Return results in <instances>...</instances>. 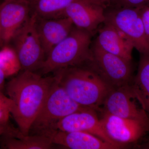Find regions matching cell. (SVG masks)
I'll return each instance as SVG.
<instances>
[{
  "mask_svg": "<svg viewBox=\"0 0 149 149\" xmlns=\"http://www.w3.org/2000/svg\"><path fill=\"white\" fill-rule=\"evenodd\" d=\"M56 80L55 75L43 77L36 72L24 70L7 84V93L12 102L11 114L24 135H29Z\"/></svg>",
  "mask_w": 149,
  "mask_h": 149,
  "instance_id": "6da1fadb",
  "label": "cell"
},
{
  "mask_svg": "<svg viewBox=\"0 0 149 149\" xmlns=\"http://www.w3.org/2000/svg\"><path fill=\"white\" fill-rule=\"evenodd\" d=\"M70 97L82 106L100 112L112 88L86 65L70 67L54 72Z\"/></svg>",
  "mask_w": 149,
  "mask_h": 149,
  "instance_id": "7a4b0ae2",
  "label": "cell"
},
{
  "mask_svg": "<svg viewBox=\"0 0 149 149\" xmlns=\"http://www.w3.org/2000/svg\"><path fill=\"white\" fill-rule=\"evenodd\" d=\"M89 32L74 26L69 35L46 56L40 69L42 74L86 64L91 58L92 38Z\"/></svg>",
  "mask_w": 149,
  "mask_h": 149,
  "instance_id": "3957f363",
  "label": "cell"
},
{
  "mask_svg": "<svg viewBox=\"0 0 149 149\" xmlns=\"http://www.w3.org/2000/svg\"><path fill=\"white\" fill-rule=\"evenodd\" d=\"M55 76V82L30 129V131L33 130L35 135L47 137L51 132L56 130V124L59 120L74 112L91 109L82 106L74 102Z\"/></svg>",
  "mask_w": 149,
  "mask_h": 149,
  "instance_id": "277c9868",
  "label": "cell"
},
{
  "mask_svg": "<svg viewBox=\"0 0 149 149\" xmlns=\"http://www.w3.org/2000/svg\"><path fill=\"white\" fill-rule=\"evenodd\" d=\"M85 65L113 89L130 85L134 77L132 61L104 50L95 40L91 45V58Z\"/></svg>",
  "mask_w": 149,
  "mask_h": 149,
  "instance_id": "5b68a950",
  "label": "cell"
},
{
  "mask_svg": "<svg viewBox=\"0 0 149 149\" xmlns=\"http://www.w3.org/2000/svg\"><path fill=\"white\" fill-rule=\"evenodd\" d=\"M35 16L29 18L19 29L11 41L21 68L36 72L40 70L46 58V55L35 25Z\"/></svg>",
  "mask_w": 149,
  "mask_h": 149,
  "instance_id": "8992f818",
  "label": "cell"
},
{
  "mask_svg": "<svg viewBox=\"0 0 149 149\" xmlns=\"http://www.w3.org/2000/svg\"><path fill=\"white\" fill-rule=\"evenodd\" d=\"M104 22L111 24L124 34L140 54L149 55V42L138 8L114 7L107 8Z\"/></svg>",
  "mask_w": 149,
  "mask_h": 149,
  "instance_id": "52a82bcc",
  "label": "cell"
},
{
  "mask_svg": "<svg viewBox=\"0 0 149 149\" xmlns=\"http://www.w3.org/2000/svg\"><path fill=\"white\" fill-rule=\"evenodd\" d=\"M100 118L107 134L123 145L135 143L149 133V122L118 117L104 111Z\"/></svg>",
  "mask_w": 149,
  "mask_h": 149,
  "instance_id": "ba28073f",
  "label": "cell"
},
{
  "mask_svg": "<svg viewBox=\"0 0 149 149\" xmlns=\"http://www.w3.org/2000/svg\"><path fill=\"white\" fill-rule=\"evenodd\" d=\"M106 9L98 0H75L65 9L63 17L70 18L74 26L94 36L105 20Z\"/></svg>",
  "mask_w": 149,
  "mask_h": 149,
  "instance_id": "9c48e42d",
  "label": "cell"
},
{
  "mask_svg": "<svg viewBox=\"0 0 149 149\" xmlns=\"http://www.w3.org/2000/svg\"><path fill=\"white\" fill-rule=\"evenodd\" d=\"M129 85L113 88L104 101L102 111L123 118L149 122V116L136 103Z\"/></svg>",
  "mask_w": 149,
  "mask_h": 149,
  "instance_id": "30bf717a",
  "label": "cell"
},
{
  "mask_svg": "<svg viewBox=\"0 0 149 149\" xmlns=\"http://www.w3.org/2000/svg\"><path fill=\"white\" fill-rule=\"evenodd\" d=\"M55 130L67 132H86L110 143L119 146L123 149L127 148L128 146L116 143L110 138L96 111L91 109L74 112L64 118L56 123Z\"/></svg>",
  "mask_w": 149,
  "mask_h": 149,
  "instance_id": "8fae6325",
  "label": "cell"
},
{
  "mask_svg": "<svg viewBox=\"0 0 149 149\" xmlns=\"http://www.w3.org/2000/svg\"><path fill=\"white\" fill-rule=\"evenodd\" d=\"M30 15L29 2L6 0L0 5V26L4 44L12 40L19 29Z\"/></svg>",
  "mask_w": 149,
  "mask_h": 149,
  "instance_id": "7c38bea8",
  "label": "cell"
},
{
  "mask_svg": "<svg viewBox=\"0 0 149 149\" xmlns=\"http://www.w3.org/2000/svg\"><path fill=\"white\" fill-rule=\"evenodd\" d=\"M35 16V27L46 57L52 48L69 35L74 25L67 17L45 18Z\"/></svg>",
  "mask_w": 149,
  "mask_h": 149,
  "instance_id": "4fadbf2b",
  "label": "cell"
},
{
  "mask_svg": "<svg viewBox=\"0 0 149 149\" xmlns=\"http://www.w3.org/2000/svg\"><path fill=\"white\" fill-rule=\"evenodd\" d=\"M54 144L72 149H123L103 141L97 136L80 131L54 130L47 136Z\"/></svg>",
  "mask_w": 149,
  "mask_h": 149,
  "instance_id": "5bb4252c",
  "label": "cell"
},
{
  "mask_svg": "<svg viewBox=\"0 0 149 149\" xmlns=\"http://www.w3.org/2000/svg\"><path fill=\"white\" fill-rule=\"evenodd\" d=\"M95 41L104 50L132 61L134 46L124 34L111 24L104 22L98 29Z\"/></svg>",
  "mask_w": 149,
  "mask_h": 149,
  "instance_id": "9a60e30c",
  "label": "cell"
},
{
  "mask_svg": "<svg viewBox=\"0 0 149 149\" xmlns=\"http://www.w3.org/2000/svg\"><path fill=\"white\" fill-rule=\"evenodd\" d=\"M129 87L135 98L149 116V55L140 54L138 72Z\"/></svg>",
  "mask_w": 149,
  "mask_h": 149,
  "instance_id": "2e32d148",
  "label": "cell"
},
{
  "mask_svg": "<svg viewBox=\"0 0 149 149\" xmlns=\"http://www.w3.org/2000/svg\"><path fill=\"white\" fill-rule=\"evenodd\" d=\"M4 147L9 149H49L53 148L50 139L41 135H24L19 130H9Z\"/></svg>",
  "mask_w": 149,
  "mask_h": 149,
  "instance_id": "e0dca14e",
  "label": "cell"
},
{
  "mask_svg": "<svg viewBox=\"0 0 149 149\" xmlns=\"http://www.w3.org/2000/svg\"><path fill=\"white\" fill-rule=\"evenodd\" d=\"M75 0H30V15L45 18L63 17L65 9Z\"/></svg>",
  "mask_w": 149,
  "mask_h": 149,
  "instance_id": "ac0fdd59",
  "label": "cell"
},
{
  "mask_svg": "<svg viewBox=\"0 0 149 149\" xmlns=\"http://www.w3.org/2000/svg\"><path fill=\"white\" fill-rule=\"evenodd\" d=\"M20 62L13 47L5 45L0 49V69L6 77L16 74L21 69Z\"/></svg>",
  "mask_w": 149,
  "mask_h": 149,
  "instance_id": "d6986e66",
  "label": "cell"
},
{
  "mask_svg": "<svg viewBox=\"0 0 149 149\" xmlns=\"http://www.w3.org/2000/svg\"><path fill=\"white\" fill-rule=\"evenodd\" d=\"M12 107V102L0 91V126L4 127L8 122Z\"/></svg>",
  "mask_w": 149,
  "mask_h": 149,
  "instance_id": "ffe728a7",
  "label": "cell"
},
{
  "mask_svg": "<svg viewBox=\"0 0 149 149\" xmlns=\"http://www.w3.org/2000/svg\"><path fill=\"white\" fill-rule=\"evenodd\" d=\"M138 8L143 22L145 35L149 42V5Z\"/></svg>",
  "mask_w": 149,
  "mask_h": 149,
  "instance_id": "44dd1931",
  "label": "cell"
},
{
  "mask_svg": "<svg viewBox=\"0 0 149 149\" xmlns=\"http://www.w3.org/2000/svg\"><path fill=\"white\" fill-rule=\"evenodd\" d=\"M149 5V0H117L116 6L115 7L137 8Z\"/></svg>",
  "mask_w": 149,
  "mask_h": 149,
  "instance_id": "7402d4cb",
  "label": "cell"
},
{
  "mask_svg": "<svg viewBox=\"0 0 149 149\" xmlns=\"http://www.w3.org/2000/svg\"><path fill=\"white\" fill-rule=\"evenodd\" d=\"M105 6L107 8L116 6L117 0H98Z\"/></svg>",
  "mask_w": 149,
  "mask_h": 149,
  "instance_id": "603a6c76",
  "label": "cell"
},
{
  "mask_svg": "<svg viewBox=\"0 0 149 149\" xmlns=\"http://www.w3.org/2000/svg\"><path fill=\"white\" fill-rule=\"evenodd\" d=\"M6 77L5 75L4 74L3 72L0 69V91H1L3 88H4L5 79Z\"/></svg>",
  "mask_w": 149,
  "mask_h": 149,
  "instance_id": "cb8c5ba5",
  "label": "cell"
},
{
  "mask_svg": "<svg viewBox=\"0 0 149 149\" xmlns=\"http://www.w3.org/2000/svg\"><path fill=\"white\" fill-rule=\"evenodd\" d=\"M3 42L2 37L1 31V26H0V49L3 47Z\"/></svg>",
  "mask_w": 149,
  "mask_h": 149,
  "instance_id": "d4e9b609",
  "label": "cell"
},
{
  "mask_svg": "<svg viewBox=\"0 0 149 149\" xmlns=\"http://www.w3.org/2000/svg\"><path fill=\"white\" fill-rule=\"evenodd\" d=\"M5 130V128L4 127L0 126V136L3 134Z\"/></svg>",
  "mask_w": 149,
  "mask_h": 149,
  "instance_id": "484cf974",
  "label": "cell"
},
{
  "mask_svg": "<svg viewBox=\"0 0 149 149\" xmlns=\"http://www.w3.org/2000/svg\"><path fill=\"white\" fill-rule=\"evenodd\" d=\"M3 1H6V0H3ZM19 1H27L29 2V1H30V0H19Z\"/></svg>",
  "mask_w": 149,
  "mask_h": 149,
  "instance_id": "4316f807",
  "label": "cell"
},
{
  "mask_svg": "<svg viewBox=\"0 0 149 149\" xmlns=\"http://www.w3.org/2000/svg\"></svg>",
  "mask_w": 149,
  "mask_h": 149,
  "instance_id": "83f0119b",
  "label": "cell"
}]
</instances>
